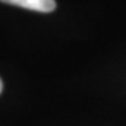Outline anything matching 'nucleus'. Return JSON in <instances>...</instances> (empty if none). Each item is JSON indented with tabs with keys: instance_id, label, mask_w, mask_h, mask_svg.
I'll return each mask as SVG.
<instances>
[{
	"instance_id": "f03ea898",
	"label": "nucleus",
	"mask_w": 126,
	"mask_h": 126,
	"mask_svg": "<svg viewBox=\"0 0 126 126\" xmlns=\"http://www.w3.org/2000/svg\"><path fill=\"white\" fill-rule=\"evenodd\" d=\"M2 88H3V84H2V79H0V93H2Z\"/></svg>"
},
{
	"instance_id": "f257e3e1",
	"label": "nucleus",
	"mask_w": 126,
	"mask_h": 126,
	"mask_svg": "<svg viewBox=\"0 0 126 126\" xmlns=\"http://www.w3.org/2000/svg\"><path fill=\"white\" fill-rule=\"evenodd\" d=\"M0 2L38 12H52L56 8L55 0H0Z\"/></svg>"
}]
</instances>
